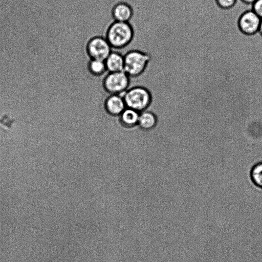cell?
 <instances>
[{
    "instance_id": "cell-1",
    "label": "cell",
    "mask_w": 262,
    "mask_h": 262,
    "mask_svg": "<svg viewBox=\"0 0 262 262\" xmlns=\"http://www.w3.org/2000/svg\"><path fill=\"white\" fill-rule=\"evenodd\" d=\"M104 37L113 50H121L132 42L135 30L129 22L113 20L107 27Z\"/></svg>"
},
{
    "instance_id": "cell-2",
    "label": "cell",
    "mask_w": 262,
    "mask_h": 262,
    "mask_svg": "<svg viewBox=\"0 0 262 262\" xmlns=\"http://www.w3.org/2000/svg\"><path fill=\"white\" fill-rule=\"evenodd\" d=\"M124 71L130 77L142 75L152 60V56L148 52L132 49L124 54Z\"/></svg>"
},
{
    "instance_id": "cell-3",
    "label": "cell",
    "mask_w": 262,
    "mask_h": 262,
    "mask_svg": "<svg viewBox=\"0 0 262 262\" xmlns=\"http://www.w3.org/2000/svg\"><path fill=\"white\" fill-rule=\"evenodd\" d=\"M126 107L140 113L146 110L153 101L152 92L141 85L129 87L122 95Z\"/></svg>"
},
{
    "instance_id": "cell-4",
    "label": "cell",
    "mask_w": 262,
    "mask_h": 262,
    "mask_svg": "<svg viewBox=\"0 0 262 262\" xmlns=\"http://www.w3.org/2000/svg\"><path fill=\"white\" fill-rule=\"evenodd\" d=\"M130 77L124 72H107L103 76L101 85L108 94L121 95L129 88Z\"/></svg>"
},
{
    "instance_id": "cell-5",
    "label": "cell",
    "mask_w": 262,
    "mask_h": 262,
    "mask_svg": "<svg viewBox=\"0 0 262 262\" xmlns=\"http://www.w3.org/2000/svg\"><path fill=\"white\" fill-rule=\"evenodd\" d=\"M84 50L89 59L104 60L113 49L104 36L95 35L86 40Z\"/></svg>"
},
{
    "instance_id": "cell-6",
    "label": "cell",
    "mask_w": 262,
    "mask_h": 262,
    "mask_svg": "<svg viewBox=\"0 0 262 262\" xmlns=\"http://www.w3.org/2000/svg\"><path fill=\"white\" fill-rule=\"evenodd\" d=\"M261 18L252 10L243 13L238 21L241 30L244 33L252 35L258 31Z\"/></svg>"
},
{
    "instance_id": "cell-7",
    "label": "cell",
    "mask_w": 262,
    "mask_h": 262,
    "mask_svg": "<svg viewBox=\"0 0 262 262\" xmlns=\"http://www.w3.org/2000/svg\"><path fill=\"white\" fill-rule=\"evenodd\" d=\"M111 13L114 21L129 22L133 18L134 10L130 4L118 2L112 6Z\"/></svg>"
},
{
    "instance_id": "cell-8",
    "label": "cell",
    "mask_w": 262,
    "mask_h": 262,
    "mask_svg": "<svg viewBox=\"0 0 262 262\" xmlns=\"http://www.w3.org/2000/svg\"><path fill=\"white\" fill-rule=\"evenodd\" d=\"M105 112L112 116H119L126 107L123 96L108 94L104 101Z\"/></svg>"
},
{
    "instance_id": "cell-9",
    "label": "cell",
    "mask_w": 262,
    "mask_h": 262,
    "mask_svg": "<svg viewBox=\"0 0 262 262\" xmlns=\"http://www.w3.org/2000/svg\"><path fill=\"white\" fill-rule=\"evenodd\" d=\"M107 72L124 71V54L116 50H112L104 59Z\"/></svg>"
},
{
    "instance_id": "cell-10",
    "label": "cell",
    "mask_w": 262,
    "mask_h": 262,
    "mask_svg": "<svg viewBox=\"0 0 262 262\" xmlns=\"http://www.w3.org/2000/svg\"><path fill=\"white\" fill-rule=\"evenodd\" d=\"M140 113L133 109L126 107L119 116V122L125 128H132L138 125Z\"/></svg>"
},
{
    "instance_id": "cell-11",
    "label": "cell",
    "mask_w": 262,
    "mask_h": 262,
    "mask_svg": "<svg viewBox=\"0 0 262 262\" xmlns=\"http://www.w3.org/2000/svg\"><path fill=\"white\" fill-rule=\"evenodd\" d=\"M157 122V117L154 113L146 110L140 113L138 125L142 129L151 130L156 126Z\"/></svg>"
},
{
    "instance_id": "cell-12",
    "label": "cell",
    "mask_w": 262,
    "mask_h": 262,
    "mask_svg": "<svg viewBox=\"0 0 262 262\" xmlns=\"http://www.w3.org/2000/svg\"><path fill=\"white\" fill-rule=\"evenodd\" d=\"M249 177L252 185L262 192V161L256 162L251 166Z\"/></svg>"
},
{
    "instance_id": "cell-13",
    "label": "cell",
    "mask_w": 262,
    "mask_h": 262,
    "mask_svg": "<svg viewBox=\"0 0 262 262\" xmlns=\"http://www.w3.org/2000/svg\"><path fill=\"white\" fill-rule=\"evenodd\" d=\"M86 68L89 73L94 77L104 76L107 73L105 62L103 60L89 59Z\"/></svg>"
},
{
    "instance_id": "cell-14",
    "label": "cell",
    "mask_w": 262,
    "mask_h": 262,
    "mask_svg": "<svg viewBox=\"0 0 262 262\" xmlns=\"http://www.w3.org/2000/svg\"><path fill=\"white\" fill-rule=\"evenodd\" d=\"M15 123V120L8 114H4L0 117V126L5 129H11Z\"/></svg>"
},
{
    "instance_id": "cell-15",
    "label": "cell",
    "mask_w": 262,
    "mask_h": 262,
    "mask_svg": "<svg viewBox=\"0 0 262 262\" xmlns=\"http://www.w3.org/2000/svg\"><path fill=\"white\" fill-rule=\"evenodd\" d=\"M237 0H215L217 5L223 8H229L233 6Z\"/></svg>"
},
{
    "instance_id": "cell-16",
    "label": "cell",
    "mask_w": 262,
    "mask_h": 262,
    "mask_svg": "<svg viewBox=\"0 0 262 262\" xmlns=\"http://www.w3.org/2000/svg\"><path fill=\"white\" fill-rule=\"evenodd\" d=\"M252 10L262 19V0H256L252 4Z\"/></svg>"
},
{
    "instance_id": "cell-17",
    "label": "cell",
    "mask_w": 262,
    "mask_h": 262,
    "mask_svg": "<svg viewBox=\"0 0 262 262\" xmlns=\"http://www.w3.org/2000/svg\"><path fill=\"white\" fill-rule=\"evenodd\" d=\"M242 2L248 4L252 5L256 0H241Z\"/></svg>"
},
{
    "instance_id": "cell-18",
    "label": "cell",
    "mask_w": 262,
    "mask_h": 262,
    "mask_svg": "<svg viewBox=\"0 0 262 262\" xmlns=\"http://www.w3.org/2000/svg\"><path fill=\"white\" fill-rule=\"evenodd\" d=\"M258 32L262 36V19H261L260 23L259 25Z\"/></svg>"
}]
</instances>
